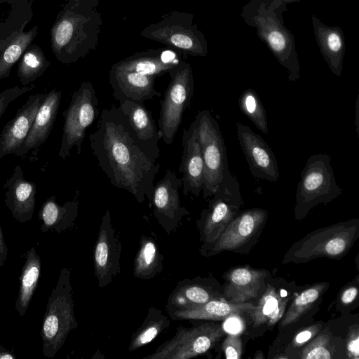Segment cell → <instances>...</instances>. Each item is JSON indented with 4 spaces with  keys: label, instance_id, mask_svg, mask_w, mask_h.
Returning a JSON list of instances; mask_svg holds the SVG:
<instances>
[{
    "label": "cell",
    "instance_id": "6da1fadb",
    "mask_svg": "<svg viewBox=\"0 0 359 359\" xmlns=\"http://www.w3.org/2000/svg\"><path fill=\"white\" fill-rule=\"evenodd\" d=\"M89 140L98 165L114 187L128 191L140 203L145 196L150 201L159 156L138 140L119 107L102 109Z\"/></svg>",
    "mask_w": 359,
    "mask_h": 359
},
{
    "label": "cell",
    "instance_id": "7a4b0ae2",
    "mask_svg": "<svg viewBox=\"0 0 359 359\" xmlns=\"http://www.w3.org/2000/svg\"><path fill=\"white\" fill-rule=\"evenodd\" d=\"M99 20L93 0H67L50 29V47L57 60L69 65L93 49Z\"/></svg>",
    "mask_w": 359,
    "mask_h": 359
},
{
    "label": "cell",
    "instance_id": "3957f363",
    "mask_svg": "<svg viewBox=\"0 0 359 359\" xmlns=\"http://www.w3.org/2000/svg\"><path fill=\"white\" fill-rule=\"evenodd\" d=\"M283 0H250L241 10L244 22L256 29L280 65L287 72L290 81L300 78V65L292 32L285 25L283 14L288 9Z\"/></svg>",
    "mask_w": 359,
    "mask_h": 359
},
{
    "label": "cell",
    "instance_id": "277c9868",
    "mask_svg": "<svg viewBox=\"0 0 359 359\" xmlns=\"http://www.w3.org/2000/svg\"><path fill=\"white\" fill-rule=\"evenodd\" d=\"M70 276L69 268L61 269L57 283L48 299L40 333L46 358H53L57 353L69 334L79 325L74 314Z\"/></svg>",
    "mask_w": 359,
    "mask_h": 359
},
{
    "label": "cell",
    "instance_id": "5b68a950",
    "mask_svg": "<svg viewBox=\"0 0 359 359\" xmlns=\"http://www.w3.org/2000/svg\"><path fill=\"white\" fill-rule=\"evenodd\" d=\"M4 1L8 10L0 18V80L10 76L12 68L38 32L36 25L25 31L34 17V0Z\"/></svg>",
    "mask_w": 359,
    "mask_h": 359
},
{
    "label": "cell",
    "instance_id": "8992f818",
    "mask_svg": "<svg viewBox=\"0 0 359 359\" xmlns=\"http://www.w3.org/2000/svg\"><path fill=\"white\" fill-rule=\"evenodd\" d=\"M170 82L161 101L158 132L167 144L172 143L194 92V79L190 64L180 60L168 72Z\"/></svg>",
    "mask_w": 359,
    "mask_h": 359
},
{
    "label": "cell",
    "instance_id": "52a82bcc",
    "mask_svg": "<svg viewBox=\"0 0 359 359\" xmlns=\"http://www.w3.org/2000/svg\"><path fill=\"white\" fill-rule=\"evenodd\" d=\"M341 193L330 156L327 154H312L307 159L297 184L296 214L305 215L312 207L320 203H327Z\"/></svg>",
    "mask_w": 359,
    "mask_h": 359
},
{
    "label": "cell",
    "instance_id": "ba28073f",
    "mask_svg": "<svg viewBox=\"0 0 359 359\" xmlns=\"http://www.w3.org/2000/svg\"><path fill=\"white\" fill-rule=\"evenodd\" d=\"M99 113V102L93 83L82 82L63 112L64 125L58 152L60 158L65 160L74 147H76L77 154H81L86 131Z\"/></svg>",
    "mask_w": 359,
    "mask_h": 359
},
{
    "label": "cell",
    "instance_id": "9c48e42d",
    "mask_svg": "<svg viewBox=\"0 0 359 359\" xmlns=\"http://www.w3.org/2000/svg\"><path fill=\"white\" fill-rule=\"evenodd\" d=\"M204 163V198L212 196L229 170L226 149L219 125L208 109L200 111L194 121Z\"/></svg>",
    "mask_w": 359,
    "mask_h": 359
},
{
    "label": "cell",
    "instance_id": "30bf717a",
    "mask_svg": "<svg viewBox=\"0 0 359 359\" xmlns=\"http://www.w3.org/2000/svg\"><path fill=\"white\" fill-rule=\"evenodd\" d=\"M219 324L204 323L191 327L181 325L175 335L144 359H189L210 350L225 335Z\"/></svg>",
    "mask_w": 359,
    "mask_h": 359
},
{
    "label": "cell",
    "instance_id": "8fae6325",
    "mask_svg": "<svg viewBox=\"0 0 359 359\" xmlns=\"http://www.w3.org/2000/svg\"><path fill=\"white\" fill-rule=\"evenodd\" d=\"M212 196L208 208L203 210L197 222L200 240L204 245L212 243L218 238L241 204L239 183L229 170Z\"/></svg>",
    "mask_w": 359,
    "mask_h": 359
},
{
    "label": "cell",
    "instance_id": "7c38bea8",
    "mask_svg": "<svg viewBox=\"0 0 359 359\" xmlns=\"http://www.w3.org/2000/svg\"><path fill=\"white\" fill-rule=\"evenodd\" d=\"M142 34L192 56L205 57L208 54L204 34L198 29L196 24H193V15L189 14L172 12L145 28Z\"/></svg>",
    "mask_w": 359,
    "mask_h": 359
},
{
    "label": "cell",
    "instance_id": "4fadbf2b",
    "mask_svg": "<svg viewBox=\"0 0 359 359\" xmlns=\"http://www.w3.org/2000/svg\"><path fill=\"white\" fill-rule=\"evenodd\" d=\"M356 227L355 224L344 222L313 231L294 245L291 258L302 262L322 257H340L353 243Z\"/></svg>",
    "mask_w": 359,
    "mask_h": 359
},
{
    "label": "cell",
    "instance_id": "5bb4252c",
    "mask_svg": "<svg viewBox=\"0 0 359 359\" xmlns=\"http://www.w3.org/2000/svg\"><path fill=\"white\" fill-rule=\"evenodd\" d=\"M182 186L181 178L174 171L167 170L152 189L149 202L154 208V215L168 235L177 229L184 216L190 214L180 200Z\"/></svg>",
    "mask_w": 359,
    "mask_h": 359
},
{
    "label": "cell",
    "instance_id": "9a60e30c",
    "mask_svg": "<svg viewBox=\"0 0 359 359\" xmlns=\"http://www.w3.org/2000/svg\"><path fill=\"white\" fill-rule=\"evenodd\" d=\"M122 245L113 227L109 210L102 217L93 252L94 273L100 287H106L121 273Z\"/></svg>",
    "mask_w": 359,
    "mask_h": 359
},
{
    "label": "cell",
    "instance_id": "2e32d148",
    "mask_svg": "<svg viewBox=\"0 0 359 359\" xmlns=\"http://www.w3.org/2000/svg\"><path fill=\"white\" fill-rule=\"evenodd\" d=\"M239 144L251 174L257 179L276 182L279 177L277 160L271 148L258 134L241 122L236 123Z\"/></svg>",
    "mask_w": 359,
    "mask_h": 359
},
{
    "label": "cell",
    "instance_id": "e0dca14e",
    "mask_svg": "<svg viewBox=\"0 0 359 359\" xmlns=\"http://www.w3.org/2000/svg\"><path fill=\"white\" fill-rule=\"evenodd\" d=\"M266 216V211L261 208L244 211L231 220L214 243L203 245L200 250L201 253L210 256L240 247L257 231Z\"/></svg>",
    "mask_w": 359,
    "mask_h": 359
},
{
    "label": "cell",
    "instance_id": "ac0fdd59",
    "mask_svg": "<svg viewBox=\"0 0 359 359\" xmlns=\"http://www.w3.org/2000/svg\"><path fill=\"white\" fill-rule=\"evenodd\" d=\"M182 143V155L179 172L182 175V191L185 196L190 193L198 196L204 184V163L194 121L188 129L183 130Z\"/></svg>",
    "mask_w": 359,
    "mask_h": 359
},
{
    "label": "cell",
    "instance_id": "d6986e66",
    "mask_svg": "<svg viewBox=\"0 0 359 359\" xmlns=\"http://www.w3.org/2000/svg\"><path fill=\"white\" fill-rule=\"evenodd\" d=\"M46 93L29 95L13 118L7 122L0 133V158L14 154L27 138L36 114Z\"/></svg>",
    "mask_w": 359,
    "mask_h": 359
},
{
    "label": "cell",
    "instance_id": "ffe728a7",
    "mask_svg": "<svg viewBox=\"0 0 359 359\" xmlns=\"http://www.w3.org/2000/svg\"><path fill=\"white\" fill-rule=\"evenodd\" d=\"M3 190L5 205L15 220L19 223L30 221L35 209L36 186L34 182L25 178L20 165L15 166Z\"/></svg>",
    "mask_w": 359,
    "mask_h": 359
},
{
    "label": "cell",
    "instance_id": "44dd1931",
    "mask_svg": "<svg viewBox=\"0 0 359 359\" xmlns=\"http://www.w3.org/2000/svg\"><path fill=\"white\" fill-rule=\"evenodd\" d=\"M62 92L53 88L46 93L36 114L31 130L15 155L22 157L29 151L36 155L38 149L47 140L58 112Z\"/></svg>",
    "mask_w": 359,
    "mask_h": 359
},
{
    "label": "cell",
    "instance_id": "7402d4cb",
    "mask_svg": "<svg viewBox=\"0 0 359 359\" xmlns=\"http://www.w3.org/2000/svg\"><path fill=\"white\" fill-rule=\"evenodd\" d=\"M314 36L320 52L330 71L337 76L341 75L346 43L343 29L339 26L323 23L316 15H311Z\"/></svg>",
    "mask_w": 359,
    "mask_h": 359
},
{
    "label": "cell",
    "instance_id": "603a6c76",
    "mask_svg": "<svg viewBox=\"0 0 359 359\" xmlns=\"http://www.w3.org/2000/svg\"><path fill=\"white\" fill-rule=\"evenodd\" d=\"M180 61L178 56L170 50H151L136 53L116 62L111 67L156 79L168 73Z\"/></svg>",
    "mask_w": 359,
    "mask_h": 359
},
{
    "label": "cell",
    "instance_id": "cb8c5ba5",
    "mask_svg": "<svg viewBox=\"0 0 359 359\" xmlns=\"http://www.w3.org/2000/svg\"><path fill=\"white\" fill-rule=\"evenodd\" d=\"M119 108L138 140L160 157L159 140L161 138L151 112L144 104L132 100H118Z\"/></svg>",
    "mask_w": 359,
    "mask_h": 359
},
{
    "label": "cell",
    "instance_id": "d4e9b609",
    "mask_svg": "<svg viewBox=\"0 0 359 359\" xmlns=\"http://www.w3.org/2000/svg\"><path fill=\"white\" fill-rule=\"evenodd\" d=\"M217 299L210 281L196 277L179 280L168 296L165 310L168 314L182 309L201 306Z\"/></svg>",
    "mask_w": 359,
    "mask_h": 359
},
{
    "label": "cell",
    "instance_id": "484cf974",
    "mask_svg": "<svg viewBox=\"0 0 359 359\" xmlns=\"http://www.w3.org/2000/svg\"><path fill=\"white\" fill-rule=\"evenodd\" d=\"M266 273L246 267L236 268L226 275L224 294L231 303H245L255 299L263 287Z\"/></svg>",
    "mask_w": 359,
    "mask_h": 359
},
{
    "label": "cell",
    "instance_id": "4316f807",
    "mask_svg": "<svg viewBox=\"0 0 359 359\" xmlns=\"http://www.w3.org/2000/svg\"><path fill=\"white\" fill-rule=\"evenodd\" d=\"M79 191H76L72 201L60 205L55 195L49 197L41 205L38 213L41 221V232L54 231L60 233L72 229L78 215Z\"/></svg>",
    "mask_w": 359,
    "mask_h": 359
},
{
    "label": "cell",
    "instance_id": "83f0119b",
    "mask_svg": "<svg viewBox=\"0 0 359 359\" xmlns=\"http://www.w3.org/2000/svg\"><path fill=\"white\" fill-rule=\"evenodd\" d=\"M255 307L250 303H231L215 299L197 307L175 311L169 316L173 320H222L244 312H250Z\"/></svg>",
    "mask_w": 359,
    "mask_h": 359
},
{
    "label": "cell",
    "instance_id": "f1b7e54d",
    "mask_svg": "<svg viewBox=\"0 0 359 359\" xmlns=\"http://www.w3.org/2000/svg\"><path fill=\"white\" fill-rule=\"evenodd\" d=\"M41 266L40 256L32 247L26 253V259L19 278L15 309L20 316H24L29 308L40 278Z\"/></svg>",
    "mask_w": 359,
    "mask_h": 359
},
{
    "label": "cell",
    "instance_id": "f546056e",
    "mask_svg": "<svg viewBox=\"0 0 359 359\" xmlns=\"http://www.w3.org/2000/svg\"><path fill=\"white\" fill-rule=\"evenodd\" d=\"M163 259L156 242L152 238L142 235L133 261V276L142 280L154 278L163 271Z\"/></svg>",
    "mask_w": 359,
    "mask_h": 359
},
{
    "label": "cell",
    "instance_id": "4dcf8cb0",
    "mask_svg": "<svg viewBox=\"0 0 359 359\" xmlns=\"http://www.w3.org/2000/svg\"><path fill=\"white\" fill-rule=\"evenodd\" d=\"M170 324V320L161 309L151 306L141 326L131 336L128 351L132 352L150 343L167 330Z\"/></svg>",
    "mask_w": 359,
    "mask_h": 359
},
{
    "label": "cell",
    "instance_id": "1f68e13d",
    "mask_svg": "<svg viewBox=\"0 0 359 359\" xmlns=\"http://www.w3.org/2000/svg\"><path fill=\"white\" fill-rule=\"evenodd\" d=\"M287 299L283 298L274 287L268 285L257 306L251 311L255 326L264 323L272 325L283 316Z\"/></svg>",
    "mask_w": 359,
    "mask_h": 359
},
{
    "label": "cell",
    "instance_id": "d6a6232c",
    "mask_svg": "<svg viewBox=\"0 0 359 359\" xmlns=\"http://www.w3.org/2000/svg\"><path fill=\"white\" fill-rule=\"evenodd\" d=\"M17 76L22 86H27L41 76L50 65L42 48L32 43L18 60Z\"/></svg>",
    "mask_w": 359,
    "mask_h": 359
},
{
    "label": "cell",
    "instance_id": "836d02e7",
    "mask_svg": "<svg viewBox=\"0 0 359 359\" xmlns=\"http://www.w3.org/2000/svg\"><path fill=\"white\" fill-rule=\"evenodd\" d=\"M325 288V283H318L298 295L282 318L281 327H286L297 322L319 298Z\"/></svg>",
    "mask_w": 359,
    "mask_h": 359
},
{
    "label": "cell",
    "instance_id": "e575fe53",
    "mask_svg": "<svg viewBox=\"0 0 359 359\" xmlns=\"http://www.w3.org/2000/svg\"><path fill=\"white\" fill-rule=\"evenodd\" d=\"M241 111L264 134L269 132L266 110L258 94L252 88L245 90L238 99Z\"/></svg>",
    "mask_w": 359,
    "mask_h": 359
},
{
    "label": "cell",
    "instance_id": "d590c367",
    "mask_svg": "<svg viewBox=\"0 0 359 359\" xmlns=\"http://www.w3.org/2000/svg\"><path fill=\"white\" fill-rule=\"evenodd\" d=\"M330 337L327 334H320L306 344L301 351L300 358L304 359H330L329 350Z\"/></svg>",
    "mask_w": 359,
    "mask_h": 359
},
{
    "label": "cell",
    "instance_id": "8d00e7d4",
    "mask_svg": "<svg viewBox=\"0 0 359 359\" xmlns=\"http://www.w3.org/2000/svg\"><path fill=\"white\" fill-rule=\"evenodd\" d=\"M35 86L33 84L14 86L4 90L0 93V118L6 111L8 106L22 95L32 90Z\"/></svg>",
    "mask_w": 359,
    "mask_h": 359
},
{
    "label": "cell",
    "instance_id": "74e56055",
    "mask_svg": "<svg viewBox=\"0 0 359 359\" xmlns=\"http://www.w3.org/2000/svg\"><path fill=\"white\" fill-rule=\"evenodd\" d=\"M222 349L227 359H239L242 353V341L239 334L231 333L222 343Z\"/></svg>",
    "mask_w": 359,
    "mask_h": 359
},
{
    "label": "cell",
    "instance_id": "f35d334b",
    "mask_svg": "<svg viewBox=\"0 0 359 359\" xmlns=\"http://www.w3.org/2000/svg\"><path fill=\"white\" fill-rule=\"evenodd\" d=\"M346 351L349 358L358 359L359 334L358 329L352 330L348 334L346 340Z\"/></svg>",
    "mask_w": 359,
    "mask_h": 359
},
{
    "label": "cell",
    "instance_id": "ab89813d",
    "mask_svg": "<svg viewBox=\"0 0 359 359\" xmlns=\"http://www.w3.org/2000/svg\"><path fill=\"white\" fill-rule=\"evenodd\" d=\"M320 325H313L307 327L296 334L293 339V344L301 346L311 339L318 332Z\"/></svg>",
    "mask_w": 359,
    "mask_h": 359
},
{
    "label": "cell",
    "instance_id": "60d3db41",
    "mask_svg": "<svg viewBox=\"0 0 359 359\" xmlns=\"http://www.w3.org/2000/svg\"><path fill=\"white\" fill-rule=\"evenodd\" d=\"M358 295L357 287L352 286L344 291L341 296V301L344 304H348L353 302Z\"/></svg>",
    "mask_w": 359,
    "mask_h": 359
},
{
    "label": "cell",
    "instance_id": "b9f144b4",
    "mask_svg": "<svg viewBox=\"0 0 359 359\" xmlns=\"http://www.w3.org/2000/svg\"><path fill=\"white\" fill-rule=\"evenodd\" d=\"M8 248L5 243L3 232L0 226V269L4 265L7 258Z\"/></svg>",
    "mask_w": 359,
    "mask_h": 359
},
{
    "label": "cell",
    "instance_id": "7bdbcfd3",
    "mask_svg": "<svg viewBox=\"0 0 359 359\" xmlns=\"http://www.w3.org/2000/svg\"><path fill=\"white\" fill-rule=\"evenodd\" d=\"M241 321L238 318H231L226 321L224 326L223 327L225 331H230L231 333L238 332L241 327Z\"/></svg>",
    "mask_w": 359,
    "mask_h": 359
},
{
    "label": "cell",
    "instance_id": "ee69618b",
    "mask_svg": "<svg viewBox=\"0 0 359 359\" xmlns=\"http://www.w3.org/2000/svg\"><path fill=\"white\" fill-rule=\"evenodd\" d=\"M15 356L7 349L0 352V359H15Z\"/></svg>",
    "mask_w": 359,
    "mask_h": 359
},
{
    "label": "cell",
    "instance_id": "f6af8a7d",
    "mask_svg": "<svg viewBox=\"0 0 359 359\" xmlns=\"http://www.w3.org/2000/svg\"><path fill=\"white\" fill-rule=\"evenodd\" d=\"M358 97H357V100H356V104H355V125H356V131H357V134L358 135V133H359V123H358V111H359V103H358Z\"/></svg>",
    "mask_w": 359,
    "mask_h": 359
},
{
    "label": "cell",
    "instance_id": "bcb514c9",
    "mask_svg": "<svg viewBox=\"0 0 359 359\" xmlns=\"http://www.w3.org/2000/svg\"><path fill=\"white\" fill-rule=\"evenodd\" d=\"M299 0H283V1L285 3H286L287 4H290V3H293V2H297V1H299Z\"/></svg>",
    "mask_w": 359,
    "mask_h": 359
},
{
    "label": "cell",
    "instance_id": "7dc6e473",
    "mask_svg": "<svg viewBox=\"0 0 359 359\" xmlns=\"http://www.w3.org/2000/svg\"><path fill=\"white\" fill-rule=\"evenodd\" d=\"M6 348L5 347H4L1 344H0V352L2 351H4L6 350Z\"/></svg>",
    "mask_w": 359,
    "mask_h": 359
}]
</instances>
